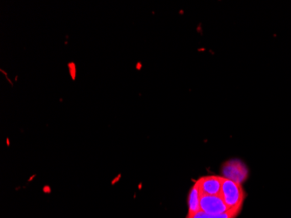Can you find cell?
I'll use <instances>...</instances> for the list:
<instances>
[{
	"mask_svg": "<svg viewBox=\"0 0 291 218\" xmlns=\"http://www.w3.org/2000/svg\"><path fill=\"white\" fill-rule=\"evenodd\" d=\"M221 195L229 209H241L246 194L241 183L222 177Z\"/></svg>",
	"mask_w": 291,
	"mask_h": 218,
	"instance_id": "1",
	"label": "cell"
},
{
	"mask_svg": "<svg viewBox=\"0 0 291 218\" xmlns=\"http://www.w3.org/2000/svg\"><path fill=\"white\" fill-rule=\"evenodd\" d=\"M201 210L210 215H221L229 211L222 195H208L201 194L200 198Z\"/></svg>",
	"mask_w": 291,
	"mask_h": 218,
	"instance_id": "2",
	"label": "cell"
},
{
	"mask_svg": "<svg viewBox=\"0 0 291 218\" xmlns=\"http://www.w3.org/2000/svg\"><path fill=\"white\" fill-rule=\"evenodd\" d=\"M199 187L200 193L208 195H221L222 177H203L196 182Z\"/></svg>",
	"mask_w": 291,
	"mask_h": 218,
	"instance_id": "3",
	"label": "cell"
},
{
	"mask_svg": "<svg viewBox=\"0 0 291 218\" xmlns=\"http://www.w3.org/2000/svg\"><path fill=\"white\" fill-rule=\"evenodd\" d=\"M248 174V169L241 162H229L223 167L224 177L239 183L246 180Z\"/></svg>",
	"mask_w": 291,
	"mask_h": 218,
	"instance_id": "4",
	"label": "cell"
},
{
	"mask_svg": "<svg viewBox=\"0 0 291 218\" xmlns=\"http://www.w3.org/2000/svg\"><path fill=\"white\" fill-rule=\"evenodd\" d=\"M200 198H201V193L199 187L197 183H196L188 194V213L198 212L201 210Z\"/></svg>",
	"mask_w": 291,
	"mask_h": 218,
	"instance_id": "5",
	"label": "cell"
},
{
	"mask_svg": "<svg viewBox=\"0 0 291 218\" xmlns=\"http://www.w3.org/2000/svg\"><path fill=\"white\" fill-rule=\"evenodd\" d=\"M241 209H229V211L221 215H210L200 210L198 212L188 213L187 218H235L241 212Z\"/></svg>",
	"mask_w": 291,
	"mask_h": 218,
	"instance_id": "6",
	"label": "cell"
}]
</instances>
